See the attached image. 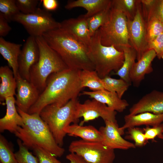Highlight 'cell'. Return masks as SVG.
Here are the masks:
<instances>
[{
	"instance_id": "6da1fadb",
	"label": "cell",
	"mask_w": 163,
	"mask_h": 163,
	"mask_svg": "<svg viewBox=\"0 0 163 163\" xmlns=\"http://www.w3.org/2000/svg\"><path fill=\"white\" fill-rule=\"evenodd\" d=\"M81 70L68 69L53 73L48 78L45 88L27 113H40L46 106L61 107L70 100L77 98L83 89L80 78Z\"/></svg>"
},
{
	"instance_id": "7a4b0ae2",
	"label": "cell",
	"mask_w": 163,
	"mask_h": 163,
	"mask_svg": "<svg viewBox=\"0 0 163 163\" xmlns=\"http://www.w3.org/2000/svg\"><path fill=\"white\" fill-rule=\"evenodd\" d=\"M42 36L69 69L95 70L88 46L63 29L59 28L44 33Z\"/></svg>"
},
{
	"instance_id": "3957f363",
	"label": "cell",
	"mask_w": 163,
	"mask_h": 163,
	"mask_svg": "<svg viewBox=\"0 0 163 163\" xmlns=\"http://www.w3.org/2000/svg\"><path fill=\"white\" fill-rule=\"evenodd\" d=\"M17 109L22 118L24 125L19 126L14 134L23 144L31 149L37 146L47 150L56 157H61L65 152V149L57 144L40 114H29Z\"/></svg>"
},
{
	"instance_id": "277c9868",
	"label": "cell",
	"mask_w": 163,
	"mask_h": 163,
	"mask_svg": "<svg viewBox=\"0 0 163 163\" xmlns=\"http://www.w3.org/2000/svg\"><path fill=\"white\" fill-rule=\"evenodd\" d=\"M35 38L39 49V56L37 62L30 69V81L41 94L46 88L48 78L51 74L69 68L42 36Z\"/></svg>"
},
{
	"instance_id": "5b68a950",
	"label": "cell",
	"mask_w": 163,
	"mask_h": 163,
	"mask_svg": "<svg viewBox=\"0 0 163 163\" xmlns=\"http://www.w3.org/2000/svg\"><path fill=\"white\" fill-rule=\"evenodd\" d=\"M77 98L72 99L65 105L59 107L54 104L45 107L40 113L42 119L47 124L57 144L63 145L66 134L65 128L71 123H78L79 119L76 117Z\"/></svg>"
},
{
	"instance_id": "8992f818",
	"label": "cell",
	"mask_w": 163,
	"mask_h": 163,
	"mask_svg": "<svg viewBox=\"0 0 163 163\" xmlns=\"http://www.w3.org/2000/svg\"><path fill=\"white\" fill-rule=\"evenodd\" d=\"M88 47L95 70L101 78L108 76L113 71L116 72L122 67L124 59L123 52L113 46L103 45L98 30L91 37Z\"/></svg>"
},
{
	"instance_id": "52a82bcc",
	"label": "cell",
	"mask_w": 163,
	"mask_h": 163,
	"mask_svg": "<svg viewBox=\"0 0 163 163\" xmlns=\"http://www.w3.org/2000/svg\"><path fill=\"white\" fill-rule=\"evenodd\" d=\"M101 43L114 46L122 51L123 48L131 46L129 41L127 20L118 9L112 5L107 22L98 29Z\"/></svg>"
},
{
	"instance_id": "ba28073f",
	"label": "cell",
	"mask_w": 163,
	"mask_h": 163,
	"mask_svg": "<svg viewBox=\"0 0 163 163\" xmlns=\"http://www.w3.org/2000/svg\"><path fill=\"white\" fill-rule=\"evenodd\" d=\"M12 21L22 24L30 36L35 37L60 27V23L56 21L49 11L40 8L30 14L20 12L14 16Z\"/></svg>"
},
{
	"instance_id": "9c48e42d",
	"label": "cell",
	"mask_w": 163,
	"mask_h": 163,
	"mask_svg": "<svg viewBox=\"0 0 163 163\" xmlns=\"http://www.w3.org/2000/svg\"><path fill=\"white\" fill-rule=\"evenodd\" d=\"M69 151L82 157L89 163H113L114 150L108 148L102 142L80 139L72 141Z\"/></svg>"
},
{
	"instance_id": "30bf717a",
	"label": "cell",
	"mask_w": 163,
	"mask_h": 163,
	"mask_svg": "<svg viewBox=\"0 0 163 163\" xmlns=\"http://www.w3.org/2000/svg\"><path fill=\"white\" fill-rule=\"evenodd\" d=\"M146 22L142 14L140 2L133 20H127L129 43L136 52L137 60L149 50L146 38Z\"/></svg>"
},
{
	"instance_id": "8fae6325",
	"label": "cell",
	"mask_w": 163,
	"mask_h": 163,
	"mask_svg": "<svg viewBox=\"0 0 163 163\" xmlns=\"http://www.w3.org/2000/svg\"><path fill=\"white\" fill-rule=\"evenodd\" d=\"M117 111L94 99L91 100H87L83 104L79 102L77 105V118L79 119L81 117L83 118L79 124L81 126L100 117L104 121L117 123Z\"/></svg>"
},
{
	"instance_id": "7c38bea8",
	"label": "cell",
	"mask_w": 163,
	"mask_h": 163,
	"mask_svg": "<svg viewBox=\"0 0 163 163\" xmlns=\"http://www.w3.org/2000/svg\"><path fill=\"white\" fill-rule=\"evenodd\" d=\"M105 126L100 127L99 130L102 137V143L109 149L128 150L136 148L134 143L123 138L122 136L124 130L119 127L117 123L104 121Z\"/></svg>"
},
{
	"instance_id": "4fadbf2b",
	"label": "cell",
	"mask_w": 163,
	"mask_h": 163,
	"mask_svg": "<svg viewBox=\"0 0 163 163\" xmlns=\"http://www.w3.org/2000/svg\"><path fill=\"white\" fill-rule=\"evenodd\" d=\"M39 50L35 37L30 36L27 38L18 58V73L23 78L30 81V71L38 61Z\"/></svg>"
},
{
	"instance_id": "5bb4252c",
	"label": "cell",
	"mask_w": 163,
	"mask_h": 163,
	"mask_svg": "<svg viewBox=\"0 0 163 163\" xmlns=\"http://www.w3.org/2000/svg\"><path fill=\"white\" fill-rule=\"evenodd\" d=\"M16 79V105L17 108L27 113L30 107L37 101L40 93L34 85L22 78L18 73Z\"/></svg>"
},
{
	"instance_id": "9a60e30c",
	"label": "cell",
	"mask_w": 163,
	"mask_h": 163,
	"mask_svg": "<svg viewBox=\"0 0 163 163\" xmlns=\"http://www.w3.org/2000/svg\"><path fill=\"white\" fill-rule=\"evenodd\" d=\"M144 112L163 114V92L154 90L146 94L130 108L129 114Z\"/></svg>"
},
{
	"instance_id": "2e32d148",
	"label": "cell",
	"mask_w": 163,
	"mask_h": 163,
	"mask_svg": "<svg viewBox=\"0 0 163 163\" xmlns=\"http://www.w3.org/2000/svg\"><path fill=\"white\" fill-rule=\"evenodd\" d=\"M87 18L81 15L76 18H71L63 21L60 27L75 38L88 46L91 40Z\"/></svg>"
},
{
	"instance_id": "e0dca14e",
	"label": "cell",
	"mask_w": 163,
	"mask_h": 163,
	"mask_svg": "<svg viewBox=\"0 0 163 163\" xmlns=\"http://www.w3.org/2000/svg\"><path fill=\"white\" fill-rule=\"evenodd\" d=\"M156 56L154 50H149L134 63L129 74V78L135 86H139L145 75L152 72V62Z\"/></svg>"
},
{
	"instance_id": "ac0fdd59",
	"label": "cell",
	"mask_w": 163,
	"mask_h": 163,
	"mask_svg": "<svg viewBox=\"0 0 163 163\" xmlns=\"http://www.w3.org/2000/svg\"><path fill=\"white\" fill-rule=\"evenodd\" d=\"M5 101L6 112L5 116L0 119V131L8 130L14 133L19 126L24 125L23 120L16 108L14 96L6 98Z\"/></svg>"
},
{
	"instance_id": "d6986e66",
	"label": "cell",
	"mask_w": 163,
	"mask_h": 163,
	"mask_svg": "<svg viewBox=\"0 0 163 163\" xmlns=\"http://www.w3.org/2000/svg\"><path fill=\"white\" fill-rule=\"evenodd\" d=\"M81 95L89 96L99 102L105 104L115 111L122 112L129 106L126 100L120 98L115 92L105 90L95 91H84Z\"/></svg>"
},
{
	"instance_id": "ffe728a7",
	"label": "cell",
	"mask_w": 163,
	"mask_h": 163,
	"mask_svg": "<svg viewBox=\"0 0 163 163\" xmlns=\"http://www.w3.org/2000/svg\"><path fill=\"white\" fill-rule=\"evenodd\" d=\"M124 123L120 129H125L142 125L153 126L163 122V114H157L149 112L141 113L134 115L129 114L124 117Z\"/></svg>"
},
{
	"instance_id": "44dd1931",
	"label": "cell",
	"mask_w": 163,
	"mask_h": 163,
	"mask_svg": "<svg viewBox=\"0 0 163 163\" xmlns=\"http://www.w3.org/2000/svg\"><path fill=\"white\" fill-rule=\"evenodd\" d=\"M22 45L7 41L2 37H0V53L6 60L16 78L18 73V58Z\"/></svg>"
},
{
	"instance_id": "7402d4cb",
	"label": "cell",
	"mask_w": 163,
	"mask_h": 163,
	"mask_svg": "<svg viewBox=\"0 0 163 163\" xmlns=\"http://www.w3.org/2000/svg\"><path fill=\"white\" fill-rule=\"evenodd\" d=\"M64 131L69 136H78L85 141H102V136L99 130L91 125L83 126L73 123L65 128Z\"/></svg>"
},
{
	"instance_id": "603a6c76",
	"label": "cell",
	"mask_w": 163,
	"mask_h": 163,
	"mask_svg": "<svg viewBox=\"0 0 163 163\" xmlns=\"http://www.w3.org/2000/svg\"><path fill=\"white\" fill-rule=\"evenodd\" d=\"M0 100L3 101L6 98L16 95L17 82L12 70L7 66L0 67Z\"/></svg>"
},
{
	"instance_id": "cb8c5ba5",
	"label": "cell",
	"mask_w": 163,
	"mask_h": 163,
	"mask_svg": "<svg viewBox=\"0 0 163 163\" xmlns=\"http://www.w3.org/2000/svg\"><path fill=\"white\" fill-rule=\"evenodd\" d=\"M110 0H77L68 1L65 5L67 9L81 7L85 9L87 13L84 14L87 18H89L105 9L112 4Z\"/></svg>"
},
{
	"instance_id": "d4e9b609",
	"label": "cell",
	"mask_w": 163,
	"mask_h": 163,
	"mask_svg": "<svg viewBox=\"0 0 163 163\" xmlns=\"http://www.w3.org/2000/svg\"><path fill=\"white\" fill-rule=\"evenodd\" d=\"M122 51L124 54V59L122 67L114 73L126 82L131 84L129 74L137 58L136 51L132 46L123 48Z\"/></svg>"
},
{
	"instance_id": "484cf974",
	"label": "cell",
	"mask_w": 163,
	"mask_h": 163,
	"mask_svg": "<svg viewBox=\"0 0 163 163\" xmlns=\"http://www.w3.org/2000/svg\"><path fill=\"white\" fill-rule=\"evenodd\" d=\"M80 78L83 88L87 87L92 91L105 90L101 79L95 70H81Z\"/></svg>"
},
{
	"instance_id": "4316f807",
	"label": "cell",
	"mask_w": 163,
	"mask_h": 163,
	"mask_svg": "<svg viewBox=\"0 0 163 163\" xmlns=\"http://www.w3.org/2000/svg\"><path fill=\"white\" fill-rule=\"evenodd\" d=\"M101 79L104 89L116 92L120 98L131 84L121 78L116 79L109 75Z\"/></svg>"
},
{
	"instance_id": "83f0119b",
	"label": "cell",
	"mask_w": 163,
	"mask_h": 163,
	"mask_svg": "<svg viewBox=\"0 0 163 163\" xmlns=\"http://www.w3.org/2000/svg\"><path fill=\"white\" fill-rule=\"evenodd\" d=\"M140 0H113L112 5L120 10L127 20L134 19L140 3Z\"/></svg>"
},
{
	"instance_id": "f1b7e54d",
	"label": "cell",
	"mask_w": 163,
	"mask_h": 163,
	"mask_svg": "<svg viewBox=\"0 0 163 163\" xmlns=\"http://www.w3.org/2000/svg\"><path fill=\"white\" fill-rule=\"evenodd\" d=\"M112 5V4L107 8L87 18L90 34L91 37L108 21Z\"/></svg>"
},
{
	"instance_id": "f546056e",
	"label": "cell",
	"mask_w": 163,
	"mask_h": 163,
	"mask_svg": "<svg viewBox=\"0 0 163 163\" xmlns=\"http://www.w3.org/2000/svg\"><path fill=\"white\" fill-rule=\"evenodd\" d=\"M0 160L1 163H18L11 146L2 135H0Z\"/></svg>"
},
{
	"instance_id": "4dcf8cb0",
	"label": "cell",
	"mask_w": 163,
	"mask_h": 163,
	"mask_svg": "<svg viewBox=\"0 0 163 163\" xmlns=\"http://www.w3.org/2000/svg\"><path fill=\"white\" fill-rule=\"evenodd\" d=\"M0 12L8 22L20 12L16 0H0Z\"/></svg>"
},
{
	"instance_id": "1f68e13d",
	"label": "cell",
	"mask_w": 163,
	"mask_h": 163,
	"mask_svg": "<svg viewBox=\"0 0 163 163\" xmlns=\"http://www.w3.org/2000/svg\"><path fill=\"white\" fill-rule=\"evenodd\" d=\"M127 129V135L125 138L133 141L136 147H142L147 143L148 141L145 137L143 129L134 127Z\"/></svg>"
},
{
	"instance_id": "d6a6232c",
	"label": "cell",
	"mask_w": 163,
	"mask_h": 163,
	"mask_svg": "<svg viewBox=\"0 0 163 163\" xmlns=\"http://www.w3.org/2000/svg\"><path fill=\"white\" fill-rule=\"evenodd\" d=\"M17 143L19 150L14 154L18 163H39L37 157L29 151L19 139Z\"/></svg>"
},
{
	"instance_id": "836d02e7",
	"label": "cell",
	"mask_w": 163,
	"mask_h": 163,
	"mask_svg": "<svg viewBox=\"0 0 163 163\" xmlns=\"http://www.w3.org/2000/svg\"><path fill=\"white\" fill-rule=\"evenodd\" d=\"M146 38L148 42L152 40L163 33V23L153 18L146 23Z\"/></svg>"
},
{
	"instance_id": "e575fe53",
	"label": "cell",
	"mask_w": 163,
	"mask_h": 163,
	"mask_svg": "<svg viewBox=\"0 0 163 163\" xmlns=\"http://www.w3.org/2000/svg\"><path fill=\"white\" fill-rule=\"evenodd\" d=\"M39 163H61L56 157L47 150L35 146L32 149Z\"/></svg>"
},
{
	"instance_id": "d590c367",
	"label": "cell",
	"mask_w": 163,
	"mask_h": 163,
	"mask_svg": "<svg viewBox=\"0 0 163 163\" xmlns=\"http://www.w3.org/2000/svg\"><path fill=\"white\" fill-rule=\"evenodd\" d=\"M16 2L20 12L24 14L35 12L39 3L37 0H16Z\"/></svg>"
},
{
	"instance_id": "8d00e7d4",
	"label": "cell",
	"mask_w": 163,
	"mask_h": 163,
	"mask_svg": "<svg viewBox=\"0 0 163 163\" xmlns=\"http://www.w3.org/2000/svg\"><path fill=\"white\" fill-rule=\"evenodd\" d=\"M148 48L154 50L159 59H163V33L148 42Z\"/></svg>"
},
{
	"instance_id": "74e56055",
	"label": "cell",
	"mask_w": 163,
	"mask_h": 163,
	"mask_svg": "<svg viewBox=\"0 0 163 163\" xmlns=\"http://www.w3.org/2000/svg\"><path fill=\"white\" fill-rule=\"evenodd\" d=\"M157 19L163 23V0H156L146 21Z\"/></svg>"
},
{
	"instance_id": "f35d334b",
	"label": "cell",
	"mask_w": 163,
	"mask_h": 163,
	"mask_svg": "<svg viewBox=\"0 0 163 163\" xmlns=\"http://www.w3.org/2000/svg\"><path fill=\"white\" fill-rule=\"evenodd\" d=\"M143 129L146 139L148 141L154 140L156 137L163 134V123L151 127L146 126Z\"/></svg>"
},
{
	"instance_id": "ab89813d",
	"label": "cell",
	"mask_w": 163,
	"mask_h": 163,
	"mask_svg": "<svg viewBox=\"0 0 163 163\" xmlns=\"http://www.w3.org/2000/svg\"><path fill=\"white\" fill-rule=\"evenodd\" d=\"M8 21L0 13V36L3 37L6 36L11 30Z\"/></svg>"
},
{
	"instance_id": "60d3db41",
	"label": "cell",
	"mask_w": 163,
	"mask_h": 163,
	"mask_svg": "<svg viewBox=\"0 0 163 163\" xmlns=\"http://www.w3.org/2000/svg\"><path fill=\"white\" fill-rule=\"evenodd\" d=\"M43 9L48 11L56 10L58 7V1L56 0H41Z\"/></svg>"
},
{
	"instance_id": "b9f144b4",
	"label": "cell",
	"mask_w": 163,
	"mask_h": 163,
	"mask_svg": "<svg viewBox=\"0 0 163 163\" xmlns=\"http://www.w3.org/2000/svg\"><path fill=\"white\" fill-rule=\"evenodd\" d=\"M66 158L69 161V163H89L75 153H70L66 156Z\"/></svg>"
},
{
	"instance_id": "7bdbcfd3",
	"label": "cell",
	"mask_w": 163,
	"mask_h": 163,
	"mask_svg": "<svg viewBox=\"0 0 163 163\" xmlns=\"http://www.w3.org/2000/svg\"><path fill=\"white\" fill-rule=\"evenodd\" d=\"M157 137L163 140V134L158 136Z\"/></svg>"
}]
</instances>
